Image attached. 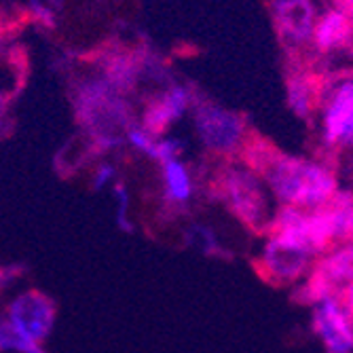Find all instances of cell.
Wrapping results in <instances>:
<instances>
[{
  "label": "cell",
  "instance_id": "obj_1",
  "mask_svg": "<svg viewBox=\"0 0 353 353\" xmlns=\"http://www.w3.org/2000/svg\"><path fill=\"white\" fill-rule=\"evenodd\" d=\"M237 159L263 178L273 199L281 205L317 210L341 190L332 163L317 157L307 159L283 152L254 130L245 138Z\"/></svg>",
  "mask_w": 353,
  "mask_h": 353
},
{
  "label": "cell",
  "instance_id": "obj_15",
  "mask_svg": "<svg viewBox=\"0 0 353 353\" xmlns=\"http://www.w3.org/2000/svg\"><path fill=\"white\" fill-rule=\"evenodd\" d=\"M123 140L125 144L134 148L136 152H140L142 157H148V159H154V148H157V140L159 136L150 134L148 130H144V127L134 121L127 130L123 132Z\"/></svg>",
  "mask_w": 353,
  "mask_h": 353
},
{
  "label": "cell",
  "instance_id": "obj_14",
  "mask_svg": "<svg viewBox=\"0 0 353 353\" xmlns=\"http://www.w3.org/2000/svg\"><path fill=\"white\" fill-rule=\"evenodd\" d=\"M0 351H19V353H45L41 343L30 339L9 319H0Z\"/></svg>",
  "mask_w": 353,
  "mask_h": 353
},
{
  "label": "cell",
  "instance_id": "obj_8",
  "mask_svg": "<svg viewBox=\"0 0 353 353\" xmlns=\"http://www.w3.org/2000/svg\"><path fill=\"white\" fill-rule=\"evenodd\" d=\"M91 66L112 91L130 98L142 83V47L108 43L91 55Z\"/></svg>",
  "mask_w": 353,
  "mask_h": 353
},
{
  "label": "cell",
  "instance_id": "obj_17",
  "mask_svg": "<svg viewBox=\"0 0 353 353\" xmlns=\"http://www.w3.org/2000/svg\"><path fill=\"white\" fill-rule=\"evenodd\" d=\"M182 154H184V142L180 138L165 134V136H159V140H157L152 161L163 163V161H170V159H182Z\"/></svg>",
  "mask_w": 353,
  "mask_h": 353
},
{
  "label": "cell",
  "instance_id": "obj_3",
  "mask_svg": "<svg viewBox=\"0 0 353 353\" xmlns=\"http://www.w3.org/2000/svg\"><path fill=\"white\" fill-rule=\"evenodd\" d=\"M317 159L336 163L353 142V81L349 68H326L317 100Z\"/></svg>",
  "mask_w": 353,
  "mask_h": 353
},
{
  "label": "cell",
  "instance_id": "obj_21",
  "mask_svg": "<svg viewBox=\"0 0 353 353\" xmlns=\"http://www.w3.org/2000/svg\"><path fill=\"white\" fill-rule=\"evenodd\" d=\"M9 106H11V95L0 91V134L5 130V121H7V114H9Z\"/></svg>",
  "mask_w": 353,
  "mask_h": 353
},
{
  "label": "cell",
  "instance_id": "obj_10",
  "mask_svg": "<svg viewBox=\"0 0 353 353\" xmlns=\"http://www.w3.org/2000/svg\"><path fill=\"white\" fill-rule=\"evenodd\" d=\"M313 324L328 353H351V305L341 296H324L313 303Z\"/></svg>",
  "mask_w": 353,
  "mask_h": 353
},
{
  "label": "cell",
  "instance_id": "obj_12",
  "mask_svg": "<svg viewBox=\"0 0 353 353\" xmlns=\"http://www.w3.org/2000/svg\"><path fill=\"white\" fill-rule=\"evenodd\" d=\"M9 322L30 339L43 343L55 324V305L39 290H26L9 305Z\"/></svg>",
  "mask_w": 353,
  "mask_h": 353
},
{
  "label": "cell",
  "instance_id": "obj_19",
  "mask_svg": "<svg viewBox=\"0 0 353 353\" xmlns=\"http://www.w3.org/2000/svg\"><path fill=\"white\" fill-rule=\"evenodd\" d=\"M114 199H117V222L123 231H132L130 222V188L125 182H114Z\"/></svg>",
  "mask_w": 353,
  "mask_h": 353
},
{
  "label": "cell",
  "instance_id": "obj_2",
  "mask_svg": "<svg viewBox=\"0 0 353 353\" xmlns=\"http://www.w3.org/2000/svg\"><path fill=\"white\" fill-rule=\"evenodd\" d=\"M70 106L79 130L87 140L123 138L127 127L138 121L130 98L112 91L95 72L72 77Z\"/></svg>",
  "mask_w": 353,
  "mask_h": 353
},
{
  "label": "cell",
  "instance_id": "obj_18",
  "mask_svg": "<svg viewBox=\"0 0 353 353\" xmlns=\"http://www.w3.org/2000/svg\"><path fill=\"white\" fill-rule=\"evenodd\" d=\"M188 235V241L199 248L203 254H214V252H220V245L216 241V235L212 233V229L203 227V224H190V229L186 231Z\"/></svg>",
  "mask_w": 353,
  "mask_h": 353
},
{
  "label": "cell",
  "instance_id": "obj_23",
  "mask_svg": "<svg viewBox=\"0 0 353 353\" xmlns=\"http://www.w3.org/2000/svg\"><path fill=\"white\" fill-rule=\"evenodd\" d=\"M7 23H9V19L3 13H0V53L5 51V39L9 34V26Z\"/></svg>",
  "mask_w": 353,
  "mask_h": 353
},
{
  "label": "cell",
  "instance_id": "obj_7",
  "mask_svg": "<svg viewBox=\"0 0 353 353\" xmlns=\"http://www.w3.org/2000/svg\"><path fill=\"white\" fill-rule=\"evenodd\" d=\"M197 95V87L172 81L170 85L146 95L138 112V123L154 136H165L176 123L190 112Z\"/></svg>",
  "mask_w": 353,
  "mask_h": 353
},
{
  "label": "cell",
  "instance_id": "obj_9",
  "mask_svg": "<svg viewBox=\"0 0 353 353\" xmlns=\"http://www.w3.org/2000/svg\"><path fill=\"white\" fill-rule=\"evenodd\" d=\"M353 41V15L339 9L324 7L313 23L311 34V55L328 63L334 55H349Z\"/></svg>",
  "mask_w": 353,
  "mask_h": 353
},
{
  "label": "cell",
  "instance_id": "obj_24",
  "mask_svg": "<svg viewBox=\"0 0 353 353\" xmlns=\"http://www.w3.org/2000/svg\"><path fill=\"white\" fill-rule=\"evenodd\" d=\"M47 5H49V7H51L53 11H57V9H59V7L63 5V0H47Z\"/></svg>",
  "mask_w": 353,
  "mask_h": 353
},
{
  "label": "cell",
  "instance_id": "obj_13",
  "mask_svg": "<svg viewBox=\"0 0 353 353\" xmlns=\"http://www.w3.org/2000/svg\"><path fill=\"white\" fill-rule=\"evenodd\" d=\"M163 180V201L170 210L182 212L195 197L197 178L192 168L184 159H170V161L159 163Z\"/></svg>",
  "mask_w": 353,
  "mask_h": 353
},
{
  "label": "cell",
  "instance_id": "obj_20",
  "mask_svg": "<svg viewBox=\"0 0 353 353\" xmlns=\"http://www.w3.org/2000/svg\"><path fill=\"white\" fill-rule=\"evenodd\" d=\"M117 180V168L114 163L106 161V159H100L95 168L91 170V188L93 190H102L104 186H110Z\"/></svg>",
  "mask_w": 353,
  "mask_h": 353
},
{
  "label": "cell",
  "instance_id": "obj_11",
  "mask_svg": "<svg viewBox=\"0 0 353 353\" xmlns=\"http://www.w3.org/2000/svg\"><path fill=\"white\" fill-rule=\"evenodd\" d=\"M315 256L305 248L285 243L275 237H269L261 256V273L269 275L275 283H292L301 279L313 265Z\"/></svg>",
  "mask_w": 353,
  "mask_h": 353
},
{
  "label": "cell",
  "instance_id": "obj_4",
  "mask_svg": "<svg viewBox=\"0 0 353 353\" xmlns=\"http://www.w3.org/2000/svg\"><path fill=\"white\" fill-rule=\"evenodd\" d=\"M210 190L216 199L227 205L248 229L256 233H267L273 208L269 199V188L263 178L250 170L239 159H222L218 170L210 180Z\"/></svg>",
  "mask_w": 353,
  "mask_h": 353
},
{
  "label": "cell",
  "instance_id": "obj_16",
  "mask_svg": "<svg viewBox=\"0 0 353 353\" xmlns=\"http://www.w3.org/2000/svg\"><path fill=\"white\" fill-rule=\"evenodd\" d=\"M26 19L39 23V28H43V30H53L57 26L55 11L45 3V0H28Z\"/></svg>",
  "mask_w": 353,
  "mask_h": 353
},
{
  "label": "cell",
  "instance_id": "obj_5",
  "mask_svg": "<svg viewBox=\"0 0 353 353\" xmlns=\"http://www.w3.org/2000/svg\"><path fill=\"white\" fill-rule=\"evenodd\" d=\"M190 117L197 140L208 150V154L220 159V161L222 159H235L252 132L245 114L220 106L218 102L205 98L201 91L190 108Z\"/></svg>",
  "mask_w": 353,
  "mask_h": 353
},
{
  "label": "cell",
  "instance_id": "obj_6",
  "mask_svg": "<svg viewBox=\"0 0 353 353\" xmlns=\"http://www.w3.org/2000/svg\"><path fill=\"white\" fill-rule=\"evenodd\" d=\"M315 0H269V15L283 55L311 53V34L317 17Z\"/></svg>",
  "mask_w": 353,
  "mask_h": 353
},
{
  "label": "cell",
  "instance_id": "obj_22",
  "mask_svg": "<svg viewBox=\"0 0 353 353\" xmlns=\"http://www.w3.org/2000/svg\"><path fill=\"white\" fill-rule=\"evenodd\" d=\"M324 7L339 9V11H343V13L353 15V0H324Z\"/></svg>",
  "mask_w": 353,
  "mask_h": 353
}]
</instances>
